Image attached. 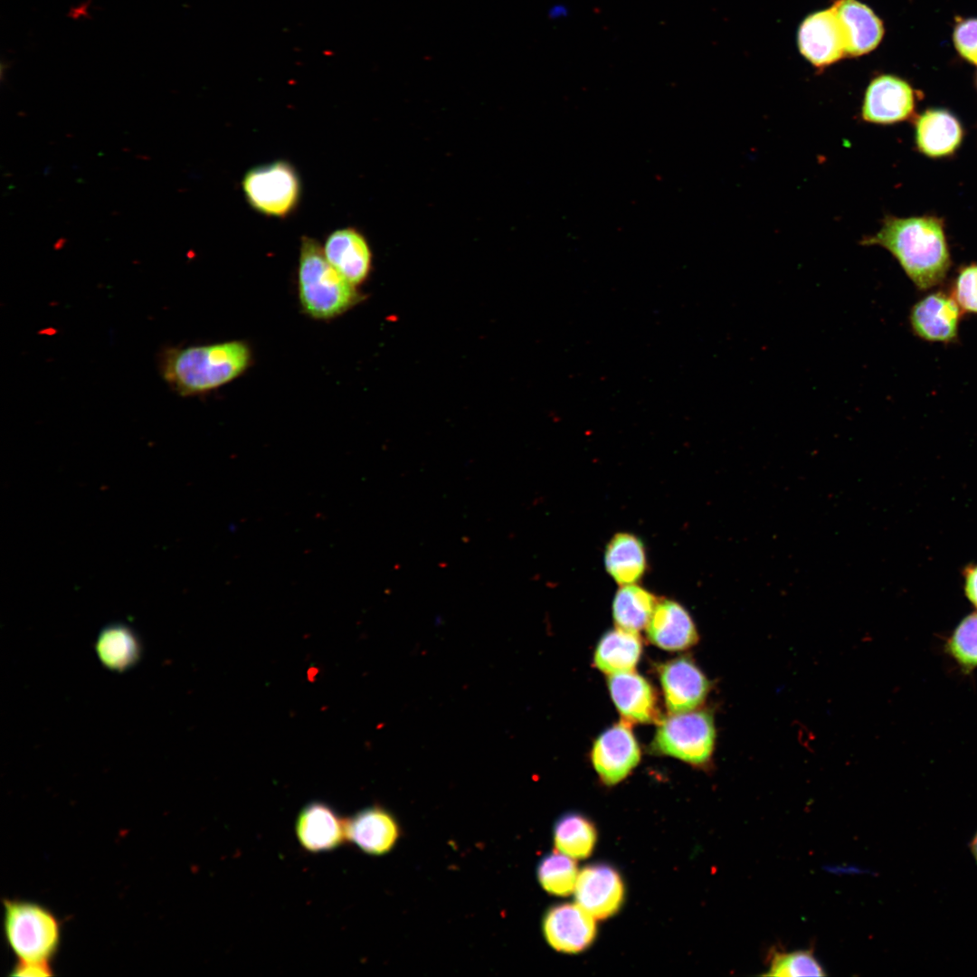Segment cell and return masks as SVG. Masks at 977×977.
I'll use <instances>...</instances> for the list:
<instances>
[{
    "mask_svg": "<svg viewBox=\"0 0 977 977\" xmlns=\"http://www.w3.org/2000/svg\"><path fill=\"white\" fill-rule=\"evenodd\" d=\"M823 967L811 950L791 952L774 950L770 953L767 972L764 975L797 977L824 976Z\"/></svg>",
    "mask_w": 977,
    "mask_h": 977,
    "instance_id": "28",
    "label": "cell"
},
{
    "mask_svg": "<svg viewBox=\"0 0 977 977\" xmlns=\"http://www.w3.org/2000/svg\"><path fill=\"white\" fill-rule=\"evenodd\" d=\"M951 296L963 312L977 314V264L965 266L959 271Z\"/></svg>",
    "mask_w": 977,
    "mask_h": 977,
    "instance_id": "29",
    "label": "cell"
},
{
    "mask_svg": "<svg viewBox=\"0 0 977 977\" xmlns=\"http://www.w3.org/2000/svg\"><path fill=\"white\" fill-rule=\"evenodd\" d=\"M398 835L395 819L379 806L367 807L346 818L347 840L366 854L378 856L389 852Z\"/></svg>",
    "mask_w": 977,
    "mask_h": 977,
    "instance_id": "15",
    "label": "cell"
},
{
    "mask_svg": "<svg viewBox=\"0 0 977 977\" xmlns=\"http://www.w3.org/2000/svg\"><path fill=\"white\" fill-rule=\"evenodd\" d=\"M295 832L306 851L314 854L332 851L347 841L346 818L327 802L314 801L298 813Z\"/></svg>",
    "mask_w": 977,
    "mask_h": 977,
    "instance_id": "10",
    "label": "cell"
},
{
    "mask_svg": "<svg viewBox=\"0 0 977 977\" xmlns=\"http://www.w3.org/2000/svg\"><path fill=\"white\" fill-rule=\"evenodd\" d=\"M537 878L551 895L567 896L574 893L578 869L574 858L559 851L545 856L537 866Z\"/></svg>",
    "mask_w": 977,
    "mask_h": 977,
    "instance_id": "27",
    "label": "cell"
},
{
    "mask_svg": "<svg viewBox=\"0 0 977 977\" xmlns=\"http://www.w3.org/2000/svg\"><path fill=\"white\" fill-rule=\"evenodd\" d=\"M970 847H971V851H972L973 857L975 858V859L977 861V832L973 836V838H972V839L971 841Z\"/></svg>",
    "mask_w": 977,
    "mask_h": 977,
    "instance_id": "33",
    "label": "cell"
},
{
    "mask_svg": "<svg viewBox=\"0 0 977 977\" xmlns=\"http://www.w3.org/2000/svg\"><path fill=\"white\" fill-rule=\"evenodd\" d=\"M329 263L350 283L364 282L371 269V251L364 236L352 228L330 233L323 248Z\"/></svg>",
    "mask_w": 977,
    "mask_h": 977,
    "instance_id": "17",
    "label": "cell"
},
{
    "mask_svg": "<svg viewBox=\"0 0 977 977\" xmlns=\"http://www.w3.org/2000/svg\"><path fill=\"white\" fill-rule=\"evenodd\" d=\"M96 648L101 661L114 669H124L131 666L137 661L139 653L137 637L123 625H112L103 630Z\"/></svg>",
    "mask_w": 977,
    "mask_h": 977,
    "instance_id": "25",
    "label": "cell"
},
{
    "mask_svg": "<svg viewBox=\"0 0 977 977\" xmlns=\"http://www.w3.org/2000/svg\"><path fill=\"white\" fill-rule=\"evenodd\" d=\"M242 185L247 202L268 216H287L295 209L300 194L299 176L293 166L285 161L250 169Z\"/></svg>",
    "mask_w": 977,
    "mask_h": 977,
    "instance_id": "6",
    "label": "cell"
},
{
    "mask_svg": "<svg viewBox=\"0 0 977 977\" xmlns=\"http://www.w3.org/2000/svg\"><path fill=\"white\" fill-rule=\"evenodd\" d=\"M608 688L617 709L628 721L649 723L658 717L654 690L640 674L633 670L610 674Z\"/></svg>",
    "mask_w": 977,
    "mask_h": 977,
    "instance_id": "18",
    "label": "cell"
},
{
    "mask_svg": "<svg viewBox=\"0 0 977 977\" xmlns=\"http://www.w3.org/2000/svg\"><path fill=\"white\" fill-rule=\"evenodd\" d=\"M832 8L842 32L845 52L862 55L878 45L884 29L869 7L857 0H838Z\"/></svg>",
    "mask_w": 977,
    "mask_h": 977,
    "instance_id": "16",
    "label": "cell"
},
{
    "mask_svg": "<svg viewBox=\"0 0 977 977\" xmlns=\"http://www.w3.org/2000/svg\"><path fill=\"white\" fill-rule=\"evenodd\" d=\"M659 679L671 714L692 711L706 699L709 682L695 663L679 657L660 667Z\"/></svg>",
    "mask_w": 977,
    "mask_h": 977,
    "instance_id": "13",
    "label": "cell"
},
{
    "mask_svg": "<svg viewBox=\"0 0 977 977\" xmlns=\"http://www.w3.org/2000/svg\"><path fill=\"white\" fill-rule=\"evenodd\" d=\"M963 310L952 296L932 292L911 309L909 322L915 335L929 342L951 343L958 337Z\"/></svg>",
    "mask_w": 977,
    "mask_h": 977,
    "instance_id": "12",
    "label": "cell"
},
{
    "mask_svg": "<svg viewBox=\"0 0 977 977\" xmlns=\"http://www.w3.org/2000/svg\"><path fill=\"white\" fill-rule=\"evenodd\" d=\"M591 756L602 781L612 785L622 781L636 767L640 750L630 726L621 722L598 736Z\"/></svg>",
    "mask_w": 977,
    "mask_h": 977,
    "instance_id": "8",
    "label": "cell"
},
{
    "mask_svg": "<svg viewBox=\"0 0 977 977\" xmlns=\"http://www.w3.org/2000/svg\"><path fill=\"white\" fill-rule=\"evenodd\" d=\"M9 975L15 977H49L54 975V972L53 967L50 965L15 962Z\"/></svg>",
    "mask_w": 977,
    "mask_h": 977,
    "instance_id": "31",
    "label": "cell"
},
{
    "mask_svg": "<svg viewBox=\"0 0 977 977\" xmlns=\"http://www.w3.org/2000/svg\"><path fill=\"white\" fill-rule=\"evenodd\" d=\"M298 292L303 310L316 319L338 317L361 299L356 286L329 263L323 248L309 237L301 240Z\"/></svg>",
    "mask_w": 977,
    "mask_h": 977,
    "instance_id": "4",
    "label": "cell"
},
{
    "mask_svg": "<svg viewBox=\"0 0 977 977\" xmlns=\"http://www.w3.org/2000/svg\"><path fill=\"white\" fill-rule=\"evenodd\" d=\"M251 354L242 341H227L163 351L159 369L163 379L178 394L192 396L217 389L243 374Z\"/></svg>",
    "mask_w": 977,
    "mask_h": 977,
    "instance_id": "2",
    "label": "cell"
},
{
    "mask_svg": "<svg viewBox=\"0 0 977 977\" xmlns=\"http://www.w3.org/2000/svg\"><path fill=\"white\" fill-rule=\"evenodd\" d=\"M646 627L649 640L667 650H685L698 638L688 612L670 600L658 602Z\"/></svg>",
    "mask_w": 977,
    "mask_h": 977,
    "instance_id": "19",
    "label": "cell"
},
{
    "mask_svg": "<svg viewBox=\"0 0 977 977\" xmlns=\"http://www.w3.org/2000/svg\"><path fill=\"white\" fill-rule=\"evenodd\" d=\"M953 43L963 58L977 65V18L965 19L957 24Z\"/></svg>",
    "mask_w": 977,
    "mask_h": 977,
    "instance_id": "30",
    "label": "cell"
},
{
    "mask_svg": "<svg viewBox=\"0 0 977 977\" xmlns=\"http://www.w3.org/2000/svg\"><path fill=\"white\" fill-rule=\"evenodd\" d=\"M658 603L657 598L634 583L624 584L612 602V615L619 628L637 632L647 626Z\"/></svg>",
    "mask_w": 977,
    "mask_h": 977,
    "instance_id": "23",
    "label": "cell"
},
{
    "mask_svg": "<svg viewBox=\"0 0 977 977\" xmlns=\"http://www.w3.org/2000/svg\"><path fill=\"white\" fill-rule=\"evenodd\" d=\"M962 139V126L948 110L927 109L915 122L916 146L927 157L948 156L958 148Z\"/></svg>",
    "mask_w": 977,
    "mask_h": 977,
    "instance_id": "20",
    "label": "cell"
},
{
    "mask_svg": "<svg viewBox=\"0 0 977 977\" xmlns=\"http://www.w3.org/2000/svg\"><path fill=\"white\" fill-rule=\"evenodd\" d=\"M944 650L963 674L977 669V611L963 617L946 639Z\"/></svg>",
    "mask_w": 977,
    "mask_h": 977,
    "instance_id": "26",
    "label": "cell"
},
{
    "mask_svg": "<svg viewBox=\"0 0 977 977\" xmlns=\"http://www.w3.org/2000/svg\"><path fill=\"white\" fill-rule=\"evenodd\" d=\"M3 934L16 961L52 966L62 944L58 916L36 901L4 898Z\"/></svg>",
    "mask_w": 977,
    "mask_h": 977,
    "instance_id": "3",
    "label": "cell"
},
{
    "mask_svg": "<svg viewBox=\"0 0 977 977\" xmlns=\"http://www.w3.org/2000/svg\"><path fill=\"white\" fill-rule=\"evenodd\" d=\"M597 833L593 822L580 813L569 812L560 817L554 827L557 851L574 859L589 857L595 846Z\"/></svg>",
    "mask_w": 977,
    "mask_h": 977,
    "instance_id": "24",
    "label": "cell"
},
{
    "mask_svg": "<svg viewBox=\"0 0 977 977\" xmlns=\"http://www.w3.org/2000/svg\"><path fill=\"white\" fill-rule=\"evenodd\" d=\"M798 45L802 54L816 67L827 66L843 56V35L832 7L816 12L802 22Z\"/></svg>",
    "mask_w": 977,
    "mask_h": 977,
    "instance_id": "14",
    "label": "cell"
},
{
    "mask_svg": "<svg viewBox=\"0 0 977 977\" xmlns=\"http://www.w3.org/2000/svg\"><path fill=\"white\" fill-rule=\"evenodd\" d=\"M716 728L707 711L672 714L659 725L653 745L660 753L692 764H704L714 751Z\"/></svg>",
    "mask_w": 977,
    "mask_h": 977,
    "instance_id": "5",
    "label": "cell"
},
{
    "mask_svg": "<svg viewBox=\"0 0 977 977\" xmlns=\"http://www.w3.org/2000/svg\"><path fill=\"white\" fill-rule=\"evenodd\" d=\"M963 591L969 602L977 610V563L963 570Z\"/></svg>",
    "mask_w": 977,
    "mask_h": 977,
    "instance_id": "32",
    "label": "cell"
},
{
    "mask_svg": "<svg viewBox=\"0 0 977 977\" xmlns=\"http://www.w3.org/2000/svg\"><path fill=\"white\" fill-rule=\"evenodd\" d=\"M543 933L555 950L577 953L593 944L596 936L595 918L577 904L554 906L544 915Z\"/></svg>",
    "mask_w": 977,
    "mask_h": 977,
    "instance_id": "11",
    "label": "cell"
},
{
    "mask_svg": "<svg viewBox=\"0 0 977 977\" xmlns=\"http://www.w3.org/2000/svg\"><path fill=\"white\" fill-rule=\"evenodd\" d=\"M624 885L616 869L607 864H593L579 872L574 896L576 904L595 919L616 914L624 899Z\"/></svg>",
    "mask_w": 977,
    "mask_h": 977,
    "instance_id": "9",
    "label": "cell"
},
{
    "mask_svg": "<svg viewBox=\"0 0 977 977\" xmlns=\"http://www.w3.org/2000/svg\"><path fill=\"white\" fill-rule=\"evenodd\" d=\"M641 650L637 632L618 627L602 636L594 650V665L607 674L631 671L640 659Z\"/></svg>",
    "mask_w": 977,
    "mask_h": 977,
    "instance_id": "22",
    "label": "cell"
},
{
    "mask_svg": "<svg viewBox=\"0 0 977 977\" xmlns=\"http://www.w3.org/2000/svg\"><path fill=\"white\" fill-rule=\"evenodd\" d=\"M860 244L888 251L920 290L942 283L951 266L943 223L934 216L887 215L880 229L864 236Z\"/></svg>",
    "mask_w": 977,
    "mask_h": 977,
    "instance_id": "1",
    "label": "cell"
},
{
    "mask_svg": "<svg viewBox=\"0 0 977 977\" xmlns=\"http://www.w3.org/2000/svg\"><path fill=\"white\" fill-rule=\"evenodd\" d=\"M915 109V93L904 80L880 75L868 84L863 98L860 119L875 125H892L907 119Z\"/></svg>",
    "mask_w": 977,
    "mask_h": 977,
    "instance_id": "7",
    "label": "cell"
},
{
    "mask_svg": "<svg viewBox=\"0 0 977 977\" xmlns=\"http://www.w3.org/2000/svg\"><path fill=\"white\" fill-rule=\"evenodd\" d=\"M604 565L619 584L634 583L646 570V553L642 541L630 533L614 535L606 545Z\"/></svg>",
    "mask_w": 977,
    "mask_h": 977,
    "instance_id": "21",
    "label": "cell"
}]
</instances>
